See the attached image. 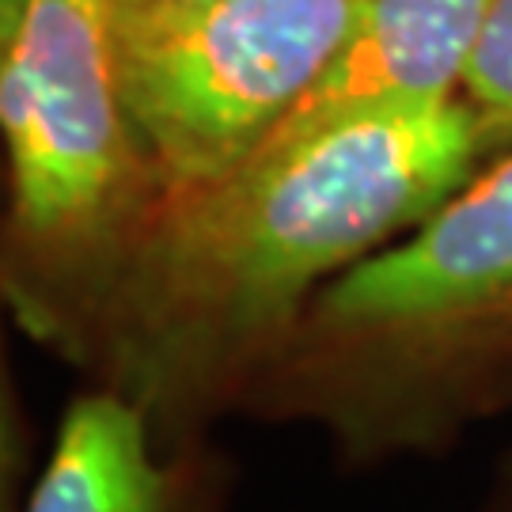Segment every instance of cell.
Listing matches in <instances>:
<instances>
[{"instance_id":"obj_1","label":"cell","mask_w":512,"mask_h":512,"mask_svg":"<svg viewBox=\"0 0 512 512\" xmlns=\"http://www.w3.org/2000/svg\"><path fill=\"white\" fill-rule=\"evenodd\" d=\"M490 148L452 95L274 133L217 179L164 190L92 380L129 395L167 448L209 440L315 293L421 224Z\"/></svg>"},{"instance_id":"obj_2","label":"cell","mask_w":512,"mask_h":512,"mask_svg":"<svg viewBox=\"0 0 512 512\" xmlns=\"http://www.w3.org/2000/svg\"><path fill=\"white\" fill-rule=\"evenodd\" d=\"M512 349V148L406 236L327 281L239 414L308 421L349 463L456 433Z\"/></svg>"},{"instance_id":"obj_3","label":"cell","mask_w":512,"mask_h":512,"mask_svg":"<svg viewBox=\"0 0 512 512\" xmlns=\"http://www.w3.org/2000/svg\"><path fill=\"white\" fill-rule=\"evenodd\" d=\"M0 141L4 296L92 380L114 296L167 190L122 95L110 0H27L0 54Z\"/></svg>"},{"instance_id":"obj_4","label":"cell","mask_w":512,"mask_h":512,"mask_svg":"<svg viewBox=\"0 0 512 512\" xmlns=\"http://www.w3.org/2000/svg\"><path fill=\"white\" fill-rule=\"evenodd\" d=\"M361 0H202L114 12L129 118L167 190L243 164L315 88Z\"/></svg>"},{"instance_id":"obj_5","label":"cell","mask_w":512,"mask_h":512,"mask_svg":"<svg viewBox=\"0 0 512 512\" xmlns=\"http://www.w3.org/2000/svg\"><path fill=\"white\" fill-rule=\"evenodd\" d=\"M27 512H232V463L213 440L160 444L129 395L88 380L57 418Z\"/></svg>"},{"instance_id":"obj_6","label":"cell","mask_w":512,"mask_h":512,"mask_svg":"<svg viewBox=\"0 0 512 512\" xmlns=\"http://www.w3.org/2000/svg\"><path fill=\"white\" fill-rule=\"evenodd\" d=\"M486 4L490 0H361L346 42L274 133L319 126L353 110L459 95Z\"/></svg>"},{"instance_id":"obj_7","label":"cell","mask_w":512,"mask_h":512,"mask_svg":"<svg viewBox=\"0 0 512 512\" xmlns=\"http://www.w3.org/2000/svg\"><path fill=\"white\" fill-rule=\"evenodd\" d=\"M459 95L475 107L494 145L512 141V0L486 4Z\"/></svg>"},{"instance_id":"obj_8","label":"cell","mask_w":512,"mask_h":512,"mask_svg":"<svg viewBox=\"0 0 512 512\" xmlns=\"http://www.w3.org/2000/svg\"><path fill=\"white\" fill-rule=\"evenodd\" d=\"M4 311H12V304L0 285V512H27L31 486H35L42 463L35 459V425H31L27 403L19 395L12 365H8Z\"/></svg>"},{"instance_id":"obj_9","label":"cell","mask_w":512,"mask_h":512,"mask_svg":"<svg viewBox=\"0 0 512 512\" xmlns=\"http://www.w3.org/2000/svg\"><path fill=\"white\" fill-rule=\"evenodd\" d=\"M23 8H27V0H0V54L8 50V42L16 35L19 19H23Z\"/></svg>"},{"instance_id":"obj_10","label":"cell","mask_w":512,"mask_h":512,"mask_svg":"<svg viewBox=\"0 0 512 512\" xmlns=\"http://www.w3.org/2000/svg\"><path fill=\"white\" fill-rule=\"evenodd\" d=\"M114 12H164V8H190L202 0H110Z\"/></svg>"},{"instance_id":"obj_11","label":"cell","mask_w":512,"mask_h":512,"mask_svg":"<svg viewBox=\"0 0 512 512\" xmlns=\"http://www.w3.org/2000/svg\"><path fill=\"white\" fill-rule=\"evenodd\" d=\"M497 403H512V349L501 368V384H497Z\"/></svg>"}]
</instances>
